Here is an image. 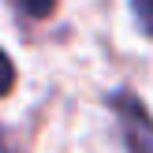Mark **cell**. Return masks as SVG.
<instances>
[{"label":"cell","mask_w":153,"mask_h":153,"mask_svg":"<svg viewBox=\"0 0 153 153\" xmlns=\"http://www.w3.org/2000/svg\"><path fill=\"white\" fill-rule=\"evenodd\" d=\"M11 86H15V67H11V60H7V52L0 49V97H4Z\"/></svg>","instance_id":"obj_3"},{"label":"cell","mask_w":153,"mask_h":153,"mask_svg":"<svg viewBox=\"0 0 153 153\" xmlns=\"http://www.w3.org/2000/svg\"><path fill=\"white\" fill-rule=\"evenodd\" d=\"M52 4H56V0H22V7H26L30 15H37V19H41V15H49Z\"/></svg>","instance_id":"obj_4"},{"label":"cell","mask_w":153,"mask_h":153,"mask_svg":"<svg viewBox=\"0 0 153 153\" xmlns=\"http://www.w3.org/2000/svg\"><path fill=\"white\" fill-rule=\"evenodd\" d=\"M120 116H123V127H127V142H131L134 153H153V123L146 116V108L131 101V97H120L116 101Z\"/></svg>","instance_id":"obj_1"},{"label":"cell","mask_w":153,"mask_h":153,"mask_svg":"<svg viewBox=\"0 0 153 153\" xmlns=\"http://www.w3.org/2000/svg\"><path fill=\"white\" fill-rule=\"evenodd\" d=\"M134 4V15H138V26L153 34V0H131Z\"/></svg>","instance_id":"obj_2"}]
</instances>
